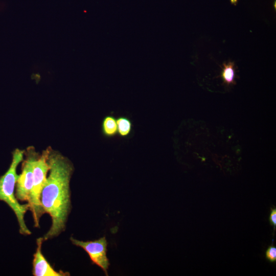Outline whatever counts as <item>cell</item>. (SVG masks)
<instances>
[{"mask_svg":"<svg viewBox=\"0 0 276 276\" xmlns=\"http://www.w3.org/2000/svg\"><path fill=\"white\" fill-rule=\"evenodd\" d=\"M265 257L269 262L275 263L276 261V247L273 245L269 246L265 251Z\"/></svg>","mask_w":276,"mask_h":276,"instance_id":"10","label":"cell"},{"mask_svg":"<svg viewBox=\"0 0 276 276\" xmlns=\"http://www.w3.org/2000/svg\"><path fill=\"white\" fill-rule=\"evenodd\" d=\"M101 132L107 138H112L118 135L116 118L112 114L105 116L101 123Z\"/></svg>","mask_w":276,"mask_h":276,"instance_id":"7","label":"cell"},{"mask_svg":"<svg viewBox=\"0 0 276 276\" xmlns=\"http://www.w3.org/2000/svg\"><path fill=\"white\" fill-rule=\"evenodd\" d=\"M25 159L22 160L21 173L19 175L16 183L15 196L20 201L29 200L33 184V164L38 156L33 147L28 148L25 151Z\"/></svg>","mask_w":276,"mask_h":276,"instance_id":"4","label":"cell"},{"mask_svg":"<svg viewBox=\"0 0 276 276\" xmlns=\"http://www.w3.org/2000/svg\"><path fill=\"white\" fill-rule=\"evenodd\" d=\"M269 221L270 225H273L274 232L276 226V209L274 206L271 209Z\"/></svg>","mask_w":276,"mask_h":276,"instance_id":"11","label":"cell"},{"mask_svg":"<svg viewBox=\"0 0 276 276\" xmlns=\"http://www.w3.org/2000/svg\"><path fill=\"white\" fill-rule=\"evenodd\" d=\"M118 135L122 138L128 137L133 131V123L131 120L125 116H120L116 118Z\"/></svg>","mask_w":276,"mask_h":276,"instance_id":"8","label":"cell"},{"mask_svg":"<svg viewBox=\"0 0 276 276\" xmlns=\"http://www.w3.org/2000/svg\"><path fill=\"white\" fill-rule=\"evenodd\" d=\"M25 151L18 148L13 151L9 169L0 177V200L7 203L14 213L18 221L19 233L30 235L32 232L27 226L24 219L25 214L29 210V205L28 203L21 204L14 193L15 186L19 176L16 169L24 159Z\"/></svg>","mask_w":276,"mask_h":276,"instance_id":"2","label":"cell"},{"mask_svg":"<svg viewBox=\"0 0 276 276\" xmlns=\"http://www.w3.org/2000/svg\"><path fill=\"white\" fill-rule=\"evenodd\" d=\"M72 243L83 249L88 255L93 264L102 269L106 275L108 274V269L110 265L107 257V242L105 237H103L94 241H83L70 238Z\"/></svg>","mask_w":276,"mask_h":276,"instance_id":"5","label":"cell"},{"mask_svg":"<svg viewBox=\"0 0 276 276\" xmlns=\"http://www.w3.org/2000/svg\"><path fill=\"white\" fill-rule=\"evenodd\" d=\"M49 175L41 191L40 201L45 212L51 217L50 229L43 241L58 237L64 232L71 212L70 180L74 166L66 157L49 147Z\"/></svg>","mask_w":276,"mask_h":276,"instance_id":"1","label":"cell"},{"mask_svg":"<svg viewBox=\"0 0 276 276\" xmlns=\"http://www.w3.org/2000/svg\"><path fill=\"white\" fill-rule=\"evenodd\" d=\"M42 237L36 239L37 248L33 255L32 273L34 276H68L70 273L55 270L44 257L41 251Z\"/></svg>","mask_w":276,"mask_h":276,"instance_id":"6","label":"cell"},{"mask_svg":"<svg viewBox=\"0 0 276 276\" xmlns=\"http://www.w3.org/2000/svg\"><path fill=\"white\" fill-rule=\"evenodd\" d=\"M49 147L43 151L41 155H38L33 164V184L28 204L36 227H39L40 218L45 213L41 206L40 196L49 170Z\"/></svg>","mask_w":276,"mask_h":276,"instance_id":"3","label":"cell"},{"mask_svg":"<svg viewBox=\"0 0 276 276\" xmlns=\"http://www.w3.org/2000/svg\"><path fill=\"white\" fill-rule=\"evenodd\" d=\"M232 4L236 5L238 0H230Z\"/></svg>","mask_w":276,"mask_h":276,"instance_id":"12","label":"cell"},{"mask_svg":"<svg viewBox=\"0 0 276 276\" xmlns=\"http://www.w3.org/2000/svg\"><path fill=\"white\" fill-rule=\"evenodd\" d=\"M221 77L224 82L227 84H235V68L233 62H228L227 63H224L222 67Z\"/></svg>","mask_w":276,"mask_h":276,"instance_id":"9","label":"cell"}]
</instances>
